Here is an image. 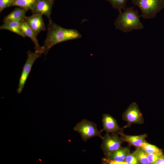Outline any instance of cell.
<instances>
[{
  "label": "cell",
  "instance_id": "11",
  "mask_svg": "<svg viewBox=\"0 0 164 164\" xmlns=\"http://www.w3.org/2000/svg\"><path fill=\"white\" fill-rule=\"evenodd\" d=\"M52 0H39L33 10V14H39L44 15L51 20L50 16L54 3Z\"/></svg>",
  "mask_w": 164,
  "mask_h": 164
},
{
  "label": "cell",
  "instance_id": "10",
  "mask_svg": "<svg viewBox=\"0 0 164 164\" xmlns=\"http://www.w3.org/2000/svg\"><path fill=\"white\" fill-rule=\"evenodd\" d=\"M103 131L108 133H115L123 131V128L119 127L116 120L108 114H103L102 116Z\"/></svg>",
  "mask_w": 164,
  "mask_h": 164
},
{
  "label": "cell",
  "instance_id": "16",
  "mask_svg": "<svg viewBox=\"0 0 164 164\" xmlns=\"http://www.w3.org/2000/svg\"><path fill=\"white\" fill-rule=\"evenodd\" d=\"M39 0H14L11 6H16L24 9L26 11L34 9Z\"/></svg>",
  "mask_w": 164,
  "mask_h": 164
},
{
  "label": "cell",
  "instance_id": "22",
  "mask_svg": "<svg viewBox=\"0 0 164 164\" xmlns=\"http://www.w3.org/2000/svg\"><path fill=\"white\" fill-rule=\"evenodd\" d=\"M161 155L152 153H147V158L150 164H154Z\"/></svg>",
  "mask_w": 164,
  "mask_h": 164
},
{
  "label": "cell",
  "instance_id": "3",
  "mask_svg": "<svg viewBox=\"0 0 164 164\" xmlns=\"http://www.w3.org/2000/svg\"><path fill=\"white\" fill-rule=\"evenodd\" d=\"M132 2L140 9V16L145 19L155 18L164 8V0H132Z\"/></svg>",
  "mask_w": 164,
  "mask_h": 164
},
{
  "label": "cell",
  "instance_id": "8",
  "mask_svg": "<svg viewBox=\"0 0 164 164\" xmlns=\"http://www.w3.org/2000/svg\"><path fill=\"white\" fill-rule=\"evenodd\" d=\"M43 15L41 14H33L31 16H25L24 18V21L36 36L46 29Z\"/></svg>",
  "mask_w": 164,
  "mask_h": 164
},
{
  "label": "cell",
  "instance_id": "17",
  "mask_svg": "<svg viewBox=\"0 0 164 164\" xmlns=\"http://www.w3.org/2000/svg\"><path fill=\"white\" fill-rule=\"evenodd\" d=\"M139 164H150L147 158V153L141 148H137L133 152Z\"/></svg>",
  "mask_w": 164,
  "mask_h": 164
},
{
  "label": "cell",
  "instance_id": "2",
  "mask_svg": "<svg viewBox=\"0 0 164 164\" xmlns=\"http://www.w3.org/2000/svg\"><path fill=\"white\" fill-rule=\"evenodd\" d=\"M124 10L123 12H119L115 21L114 25L116 29L126 33L144 28L137 10H135L133 7H126Z\"/></svg>",
  "mask_w": 164,
  "mask_h": 164
},
{
  "label": "cell",
  "instance_id": "21",
  "mask_svg": "<svg viewBox=\"0 0 164 164\" xmlns=\"http://www.w3.org/2000/svg\"><path fill=\"white\" fill-rule=\"evenodd\" d=\"M14 0H0V12L4 9L10 7Z\"/></svg>",
  "mask_w": 164,
  "mask_h": 164
},
{
  "label": "cell",
  "instance_id": "20",
  "mask_svg": "<svg viewBox=\"0 0 164 164\" xmlns=\"http://www.w3.org/2000/svg\"><path fill=\"white\" fill-rule=\"evenodd\" d=\"M125 162L127 164H139L137 159L133 152L129 153L126 156Z\"/></svg>",
  "mask_w": 164,
  "mask_h": 164
},
{
  "label": "cell",
  "instance_id": "4",
  "mask_svg": "<svg viewBox=\"0 0 164 164\" xmlns=\"http://www.w3.org/2000/svg\"><path fill=\"white\" fill-rule=\"evenodd\" d=\"M73 130L79 133L84 142L94 137H98L101 139L103 138L101 135L102 129L98 130L96 124L85 119L78 123L74 127Z\"/></svg>",
  "mask_w": 164,
  "mask_h": 164
},
{
  "label": "cell",
  "instance_id": "14",
  "mask_svg": "<svg viewBox=\"0 0 164 164\" xmlns=\"http://www.w3.org/2000/svg\"><path fill=\"white\" fill-rule=\"evenodd\" d=\"M26 11L20 7H16L4 18L3 22H21L24 20Z\"/></svg>",
  "mask_w": 164,
  "mask_h": 164
},
{
  "label": "cell",
  "instance_id": "23",
  "mask_svg": "<svg viewBox=\"0 0 164 164\" xmlns=\"http://www.w3.org/2000/svg\"><path fill=\"white\" fill-rule=\"evenodd\" d=\"M154 164H164V155H160Z\"/></svg>",
  "mask_w": 164,
  "mask_h": 164
},
{
  "label": "cell",
  "instance_id": "24",
  "mask_svg": "<svg viewBox=\"0 0 164 164\" xmlns=\"http://www.w3.org/2000/svg\"><path fill=\"white\" fill-rule=\"evenodd\" d=\"M53 0V1H55V0Z\"/></svg>",
  "mask_w": 164,
  "mask_h": 164
},
{
  "label": "cell",
  "instance_id": "9",
  "mask_svg": "<svg viewBox=\"0 0 164 164\" xmlns=\"http://www.w3.org/2000/svg\"><path fill=\"white\" fill-rule=\"evenodd\" d=\"M130 153L129 149L121 146L114 151L107 158L103 159V161L110 164H127L125 162L126 156Z\"/></svg>",
  "mask_w": 164,
  "mask_h": 164
},
{
  "label": "cell",
  "instance_id": "5",
  "mask_svg": "<svg viewBox=\"0 0 164 164\" xmlns=\"http://www.w3.org/2000/svg\"><path fill=\"white\" fill-rule=\"evenodd\" d=\"M119 135L118 133H111V135L107 133L103 136L101 148L105 158L108 157L111 153L121 146L123 142Z\"/></svg>",
  "mask_w": 164,
  "mask_h": 164
},
{
  "label": "cell",
  "instance_id": "19",
  "mask_svg": "<svg viewBox=\"0 0 164 164\" xmlns=\"http://www.w3.org/2000/svg\"><path fill=\"white\" fill-rule=\"evenodd\" d=\"M108 2L112 7L118 9L119 12L122 11V9L124 10L127 7L126 3L128 0H105Z\"/></svg>",
  "mask_w": 164,
  "mask_h": 164
},
{
  "label": "cell",
  "instance_id": "7",
  "mask_svg": "<svg viewBox=\"0 0 164 164\" xmlns=\"http://www.w3.org/2000/svg\"><path fill=\"white\" fill-rule=\"evenodd\" d=\"M122 119L127 122L125 127H128L132 124H142L144 123L142 113L137 104L135 102L131 103L122 115Z\"/></svg>",
  "mask_w": 164,
  "mask_h": 164
},
{
  "label": "cell",
  "instance_id": "18",
  "mask_svg": "<svg viewBox=\"0 0 164 164\" xmlns=\"http://www.w3.org/2000/svg\"><path fill=\"white\" fill-rule=\"evenodd\" d=\"M141 148L147 153H152L160 155H163L162 150L161 149L146 142L142 144Z\"/></svg>",
  "mask_w": 164,
  "mask_h": 164
},
{
  "label": "cell",
  "instance_id": "6",
  "mask_svg": "<svg viewBox=\"0 0 164 164\" xmlns=\"http://www.w3.org/2000/svg\"><path fill=\"white\" fill-rule=\"evenodd\" d=\"M27 58L24 65L19 79L17 92L20 94L24 88L25 84L31 71L32 66L36 60L41 56V54L29 50L27 52Z\"/></svg>",
  "mask_w": 164,
  "mask_h": 164
},
{
  "label": "cell",
  "instance_id": "15",
  "mask_svg": "<svg viewBox=\"0 0 164 164\" xmlns=\"http://www.w3.org/2000/svg\"><path fill=\"white\" fill-rule=\"evenodd\" d=\"M0 29L8 30L24 37H26L21 26V22H7L0 27Z\"/></svg>",
  "mask_w": 164,
  "mask_h": 164
},
{
  "label": "cell",
  "instance_id": "12",
  "mask_svg": "<svg viewBox=\"0 0 164 164\" xmlns=\"http://www.w3.org/2000/svg\"><path fill=\"white\" fill-rule=\"evenodd\" d=\"M118 134L123 142H126L136 148H141L142 144L146 142L145 139L147 135L146 134L137 135H128L124 134L123 131Z\"/></svg>",
  "mask_w": 164,
  "mask_h": 164
},
{
  "label": "cell",
  "instance_id": "1",
  "mask_svg": "<svg viewBox=\"0 0 164 164\" xmlns=\"http://www.w3.org/2000/svg\"><path fill=\"white\" fill-rule=\"evenodd\" d=\"M81 34L77 30L63 28L49 20L47 34L42 46L43 53L46 55L54 46L61 42L80 38Z\"/></svg>",
  "mask_w": 164,
  "mask_h": 164
},
{
  "label": "cell",
  "instance_id": "13",
  "mask_svg": "<svg viewBox=\"0 0 164 164\" xmlns=\"http://www.w3.org/2000/svg\"><path fill=\"white\" fill-rule=\"evenodd\" d=\"M21 26L26 37H29L34 43L35 52L41 54L43 53V47L40 46L39 44L36 36L24 20L21 22Z\"/></svg>",
  "mask_w": 164,
  "mask_h": 164
}]
</instances>
